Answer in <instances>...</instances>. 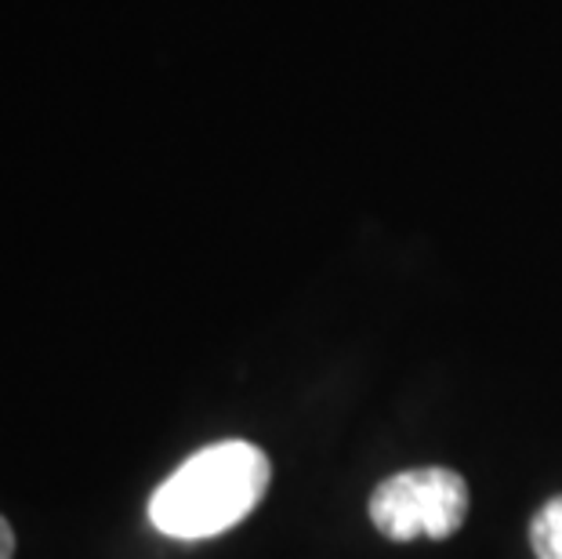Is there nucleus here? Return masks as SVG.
Returning <instances> with one entry per match:
<instances>
[{
    "label": "nucleus",
    "instance_id": "1",
    "mask_svg": "<svg viewBox=\"0 0 562 559\" xmlns=\"http://www.w3.org/2000/svg\"><path fill=\"white\" fill-rule=\"evenodd\" d=\"M272 483L269 455L247 439H222L182 461L149 497L153 527L167 538H218L247 519Z\"/></svg>",
    "mask_w": 562,
    "mask_h": 559
},
{
    "label": "nucleus",
    "instance_id": "2",
    "mask_svg": "<svg viewBox=\"0 0 562 559\" xmlns=\"http://www.w3.org/2000/svg\"><path fill=\"white\" fill-rule=\"evenodd\" d=\"M469 516V483L453 469H406L389 476L370 494V523L389 541L450 538Z\"/></svg>",
    "mask_w": 562,
    "mask_h": 559
},
{
    "label": "nucleus",
    "instance_id": "3",
    "mask_svg": "<svg viewBox=\"0 0 562 559\" xmlns=\"http://www.w3.org/2000/svg\"><path fill=\"white\" fill-rule=\"evenodd\" d=\"M530 545L537 559H562V494L530 519Z\"/></svg>",
    "mask_w": 562,
    "mask_h": 559
},
{
    "label": "nucleus",
    "instance_id": "4",
    "mask_svg": "<svg viewBox=\"0 0 562 559\" xmlns=\"http://www.w3.org/2000/svg\"><path fill=\"white\" fill-rule=\"evenodd\" d=\"M15 556V530H11V523L0 516V559H11Z\"/></svg>",
    "mask_w": 562,
    "mask_h": 559
}]
</instances>
